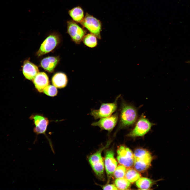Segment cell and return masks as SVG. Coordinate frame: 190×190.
<instances>
[{
    "instance_id": "obj_11",
    "label": "cell",
    "mask_w": 190,
    "mask_h": 190,
    "mask_svg": "<svg viewBox=\"0 0 190 190\" xmlns=\"http://www.w3.org/2000/svg\"><path fill=\"white\" fill-rule=\"evenodd\" d=\"M118 119V114L117 112L110 116L102 118L98 121L93 122L91 125L99 127L101 130L111 132L116 125Z\"/></svg>"
},
{
    "instance_id": "obj_24",
    "label": "cell",
    "mask_w": 190,
    "mask_h": 190,
    "mask_svg": "<svg viewBox=\"0 0 190 190\" xmlns=\"http://www.w3.org/2000/svg\"><path fill=\"white\" fill-rule=\"evenodd\" d=\"M102 188L104 190H117L115 185L112 184H107L103 186Z\"/></svg>"
},
{
    "instance_id": "obj_15",
    "label": "cell",
    "mask_w": 190,
    "mask_h": 190,
    "mask_svg": "<svg viewBox=\"0 0 190 190\" xmlns=\"http://www.w3.org/2000/svg\"><path fill=\"white\" fill-rule=\"evenodd\" d=\"M59 60V57H47L41 61L40 66L46 71L49 73H52L54 72Z\"/></svg>"
},
{
    "instance_id": "obj_23",
    "label": "cell",
    "mask_w": 190,
    "mask_h": 190,
    "mask_svg": "<svg viewBox=\"0 0 190 190\" xmlns=\"http://www.w3.org/2000/svg\"><path fill=\"white\" fill-rule=\"evenodd\" d=\"M43 92L46 95L51 97L56 96L58 93L56 87L51 85L47 86L44 89Z\"/></svg>"
},
{
    "instance_id": "obj_18",
    "label": "cell",
    "mask_w": 190,
    "mask_h": 190,
    "mask_svg": "<svg viewBox=\"0 0 190 190\" xmlns=\"http://www.w3.org/2000/svg\"><path fill=\"white\" fill-rule=\"evenodd\" d=\"M141 177L140 174L135 169L129 168L126 170L125 178L130 183L136 182Z\"/></svg>"
},
{
    "instance_id": "obj_8",
    "label": "cell",
    "mask_w": 190,
    "mask_h": 190,
    "mask_svg": "<svg viewBox=\"0 0 190 190\" xmlns=\"http://www.w3.org/2000/svg\"><path fill=\"white\" fill-rule=\"evenodd\" d=\"M60 37L57 33L54 32L49 35L41 44L36 53L38 56L48 53L53 50L60 42Z\"/></svg>"
},
{
    "instance_id": "obj_16",
    "label": "cell",
    "mask_w": 190,
    "mask_h": 190,
    "mask_svg": "<svg viewBox=\"0 0 190 190\" xmlns=\"http://www.w3.org/2000/svg\"><path fill=\"white\" fill-rule=\"evenodd\" d=\"M68 79L66 75L62 73L55 74L52 79V82L54 86L58 88H62L67 85Z\"/></svg>"
},
{
    "instance_id": "obj_9",
    "label": "cell",
    "mask_w": 190,
    "mask_h": 190,
    "mask_svg": "<svg viewBox=\"0 0 190 190\" xmlns=\"http://www.w3.org/2000/svg\"><path fill=\"white\" fill-rule=\"evenodd\" d=\"M66 23L67 32L72 40L76 44H80L86 35V31L73 20L68 21Z\"/></svg>"
},
{
    "instance_id": "obj_21",
    "label": "cell",
    "mask_w": 190,
    "mask_h": 190,
    "mask_svg": "<svg viewBox=\"0 0 190 190\" xmlns=\"http://www.w3.org/2000/svg\"><path fill=\"white\" fill-rule=\"evenodd\" d=\"M115 185L118 189L125 190L129 189L130 186V182L125 178H116L114 181Z\"/></svg>"
},
{
    "instance_id": "obj_6",
    "label": "cell",
    "mask_w": 190,
    "mask_h": 190,
    "mask_svg": "<svg viewBox=\"0 0 190 190\" xmlns=\"http://www.w3.org/2000/svg\"><path fill=\"white\" fill-rule=\"evenodd\" d=\"M80 23L91 33L95 35L98 39H101V32L102 25L100 21L99 20L86 13Z\"/></svg>"
},
{
    "instance_id": "obj_20",
    "label": "cell",
    "mask_w": 190,
    "mask_h": 190,
    "mask_svg": "<svg viewBox=\"0 0 190 190\" xmlns=\"http://www.w3.org/2000/svg\"><path fill=\"white\" fill-rule=\"evenodd\" d=\"M152 184L153 182L151 179L145 177H140L136 182L137 187L139 189L142 190L149 189Z\"/></svg>"
},
{
    "instance_id": "obj_13",
    "label": "cell",
    "mask_w": 190,
    "mask_h": 190,
    "mask_svg": "<svg viewBox=\"0 0 190 190\" xmlns=\"http://www.w3.org/2000/svg\"><path fill=\"white\" fill-rule=\"evenodd\" d=\"M22 70L25 78L29 80H32L39 72L38 67L28 60H25L24 62Z\"/></svg>"
},
{
    "instance_id": "obj_14",
    "label": "cell",
    "mask_w": 190,
    "mask_h": 190,
    "mask_svg": "<svg viewBox=\"0 0 190 190\" xmlns=\"http://www.w3.org/2000/svg\"><path fill=\"white\" fill-rule=\"evenodd\" d=\"M32 80L36 88L40 92H43L49 83L48 75L44 72H39Z\"/></svg>"
},
{
    "instance_id": "obj_4",
    "label": "cell",
    "mask_w": 190,
    "mask_h": 190,
    "mask_svg": "<svg viewBox=\"0 0 190 190\" xmlns=\"http://www.w3.org/2000/svg\"><path fill=\"white\" fill-rule=\"evenodd\" d=\"M133 129L128 134L129 137L142 136L147 133L154 124L150 122L142 114L137 120Z\"/></svg>"
},
{
    "instance_id": "obj_10",
    "label": "cell",
    "mask_w": 190,
    "mask_h": 190,
    "mask_svg": "<svg viewBox=\"0 0 190 190\" xmlns=\"http://www.w3.org/2000/svg\"><path fill=\"white\" fill-rule=\"evenodd\" d=\"M104 165L108 181L113 177L114 172L117 167V163L114 157V154L112 149L106 150Z\"/></svg>"
},
{
    "instance_id": "obj_25",
    "label": "cell",
    "mask_w": 190,
    "mask_h": 190,
    "mask_svg": "<svg viewBox=\"0 0 190 190\" xmlns=\"http://www.w3.org/2000/svg\"><path fill=\"white\" fill-rule=\"evenodd\" d=\"M188 63H190V61H188Z\"/></svg>"
},
{
    "instance_id": "obj_5",
    "label": "cell",
    "mask_w": 190,
    "mask_h": 190,
    "mask_svg": "<svg viewBox=\"0 0 190 190\" xmlns=\"http://www.w3.org/2000/svg\"><path fill=\"white\" fill-rule=\"evenodd\" d=\"M120 97H117L114 102L111 103H103L99 108L97 110H92L90 113L95 119L107 117L111 115L117 108V101Z\"/></svg>"
},
{
    "instance_id": "obj_1",
    "label": "cell",
    "mask_w": 190,
    "mask_h": 190,
    "mask_svg": "<svg viewBox=\"0 0 190 190\" xmlns=\"http://www.w3.org/2000/svg\"><path fill=\"white\" fill-rule=\"evenodd\" d=\"M138 117L137 108L122 99L117 130L132 126L136 122Z\"/></svg>"
},
{
    "instance_id": "obj_7",
    "label": "cell",
    "mask_w": 190,
    "mask_h": 190,
    "mask_svg": "<svg viewBox=\"0 0 190 190\" xmlns=\"http://www.w3.org/2000/svg\"><path fill=\"white\" fill-rule=\"evenodd\" d=\"M117 152V159L120 164L128 168L133 166L134 154L130 149L124 145H121L118 148Z\"/></svg>"
},
{
    "instance_id": "obj_2",
    "label": "cell",
    "mask_w": 190,
    "mask_h": 190,
    "mask_svg": "<svg viewBox=\"0 0 190 190\" xmlns=\"http://www.w3.org/2000/svg\"><path fill=\"white\" fill-rule=\"evenodd\" d=\"M134 161L133 166L139 172H143L150 167L152 160L150 153L143 149H136L134 153Z\"/></svg>"
},
{
    "instance_id": "obj_22",
    "label": "cell",
    "mask_w": 190,
    "mask_h": 190,
    "mask_svg": "<svg viewBox=\"0 0 190 190\" xmlns=\"http://www.w3.org/2000/svg\"><path fill=\"white\" fill-rule=\"evenodd\" d=\"M126 167L122 165H118L115 170L113 175L116 178H124L126 171Z\"/></svg>"
},
{
    "instance_id": "obj_12",
    "label": "cell",
    "mask_w": 190,
    "mask_h": 190,
    "mask_svg": "<svg viewBox=\"0 0 190 190\" xmlns=\"http://www.w3.org/2000/svg\"><path fill=\"white\" fill-rule=\"evenodd\" d=\"M35 127L34 132L37 135L43 134L45 135L47 126L49 124L48 119L43 116L36 115L32 116Z\"/></svg>"
},
{
    "instance_id": "obj_17",
    "label": "cell",
    "mask_w": 190,
    "mask_h": 190,
    "mask_svg": "<svg viewBox=\"0 0 190 190\" xmlns=\"http://www.w3.org/2000/svg\"><path fill=\"white\" fill-rule=\"evenodd\" d=\"M68 13L73 20L75 22L80 23L84 18L83 11L79 6L69 10Z\"/></svg>"
},
{
    "instance_id": "obj_3",
    "label": "cell",
    "mask_w": 190,
    "mask_h": 190,
    "mask_svg": "<svg viewBox=\"0 0 190 190\" xmlns=\"http://www.w3.org/2000/svg\"><path fill=\"white\" fill-rule=\"evenodd\" d=\"M110 141L108 142L105 146L91 155L88 158L93 170L97 177L101 180H104V164L101 154L103 150L109 145Z\"/></svg>"
},
{
    "instance_id": "obj_19",
    "label": "cell",
    "mask_w": 190,
    "mask_h": 190,
    "mask_svg": "<svg viewBox=\"0 0 190 190\" xmlns=\"http://www.w3.org/2000/svg\"><path fill=\"white\" fill-rule=\"evenodd\" d=\"M97 38L94 35L91 33L85 35L82 41L84 44L87 46L93 48L97 45Z\"/></svg>"
}]
</instances>
